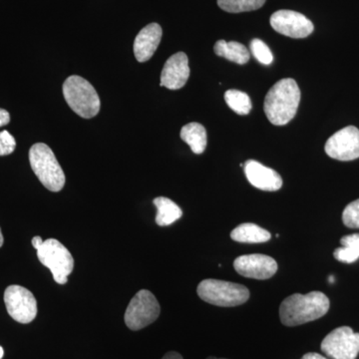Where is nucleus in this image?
Segmentation results:
<instances>
[{"label": "nucleus", "mask_w": 359, "mask_h": 359, "mask_svg": "<svg viewBox=\"0 0 359 359\" xmlns=\"http://www.w3.org/2000/svg\"><path fill=\"white\" fill-rule=\"evenodd\" d=\"M330 306V299L320 292L292 294L280 304V321L285 327L304 325L323 318L327 313Z\"/></svg>", "instance_id": "obj_1"}, {"label": "nucleus", "mask_w": 359, "mask_h": 359, "mask_svg": "<svg viewBox=\"0 0 359 359\" xmlns=\"http://www.w3.org/2000/svg\"><path fill=\"white\" fill-rule=\"evenodd\" d=\"M299 102V85L292 78H285L269 89L264 99V113L271 124L283 126L294 119Z\"/></svg>", "instance_id": "obj_2"}, {"label": "nucleus", "mask_w": 359, "mask_h": 359, "mask_svg": "<svg viewBox=\"0 0 359 359\" xmlns=\"http://www.w3.org/2000/svg\"><path fill=\"white\" fill-rule=\"evenodd\" d=\"M29 162L34 174L42 185L51 191L59 192L65 185V175L53 151L46 144L36 143L30 148Z\"/></svg>", "instance_id": "obj_3"}, {"label": "nucleus", "mask_w": 359, "mask_h": 359, "mask_svg": "<svg viewBox=\"0 0 359 359\" xmlns=\"http://www.w3.org/2000/svg\"><path fill=\"white\" fill-rule=\"evenodd\" d=\"M63 95L71 109L85 119L95 117L100 111V98L95 88L84 78L68 77L62 87Z\"/></svg>", "instance_id": "obj_4"}, {"label": "nucleus", "mask_w": 359, "mask_h": 359, "mask_svg": "<svg viewBox=\"0 0 359 359\" xmlns=\"http://www.w3.org/2000/svg\"><path fill=\"white\" fill-rule=\"evenodd\" d=\"M197 292L203 301L224 308L241 306L250 299V290L245 285L214 278L201 282Z\"/></svg>", "instance_id": "obj_5"}, {"label": "nucleus", "mask_w": 359, "mask_h": 359, "mask_svg": "<svg viewBox=\"0 0 359 359\" xmlns=\"http://www.w3.org/2000/svg\"><path fill=\"white\" fill-rule=\"evenodd\" d=\"M40 263L50 269L54 280L59 285H65L68 276L74 268V259L69 250L55 238L44 241L43 245L37 250Z\"/></svg>", "instance_id": "obj_6"}, {"label": "nucleus", "mask_w": 359, "mask_h": 359, "mask_svg": "<svg viewBox=\"0 0 359 359\" xmlns=\"http://www.w3.org/2000/svg\"><path fill=\"white\" fill-rule=\"evenodd\" d=\"M161 308L155 295L147 290H141L134 295L125 311L127 327L137 332L148 327L159 318Z\"/></svg>", "instance_id": "obj_7"}, {"label": "nucleus", "mask_w": 359, "mask_h": 359, "mask_svg": "<svg viewBox=\"0 0 359 359\" xmlns=\"http://www.w3.org/2000/svg\"><path fill=\"white\" fill-rule=\"evenodd\" d=\"M321 351L332 359H355L359 353V334L353 328H335L321 342Z\"/></svg>", "instance_id": "obj_8"}, {"label": "nucleus", "mask_w": 359, "mask_h": 359, "mask_svg": "<svg viewBox=\"0 0 359 359\" xmlns=\"http://www.w3.org/2000/svg\"><path fill=\"white\" fill-rule=\"evenodd\" d=\"M7 313L18 323H32L37 316V302L32 292L21 285H9L4 292Z\"/></svg>", "instance_id": "obj_9"}, {"label": "nucleus", "mask_w": 359, "mask_h": 359, "mask_svg": "<svg viewBox=\"0 0 359 359\" xmlns=\"http://www.w3.org/2000/svg\"><path fill=\"white\" fill-rule=\"evenodd\" d=\"M325 153L332 159L353 161L359 158V130L347 126L332 135L325 143Z\"/></svg>", "instance_id": "obj_10"}, {"label": "nucleus", "mask_w": 359, "mask_h": 359, "mask_svg": "<svg viewBox=\"0 0 359 359\" xmlns=\"http://www.w3.org/2000/svg\"><path fill=\"white\" fill-rule=\"evenodd\" d=\"M271 27L290 39H306L313 32V22L304 14L292 11H278L271 16Z\"/></svg>", "instance_id": "obj_11"}, {"label": "nucleus", "mask_w": 359, "mask_h": 359, "mask_svg": "<svg viewBox=\"0 0 359 359\" xmlns=\"http://www.w3.org/2000/svg\"><path fill=\"white\" fill-rule=\"evenodd\" d=\"M233 268L238 275L245 278L269 280L278 271V264L273 257L266 255H245L235 259Z\"/></svg>", "instance_id": "obj_12"}, {"label": "nucleus", "mask_w": 359, "mask_h": 359, "mask_svg": "<svg viewBox=\"0 0 359 359\" xmlns=\"http://www.w3.org/2000/svg\"><path fill=\"white\" fill-rule=\"evenodd\" d=\"M190 77L189 59L184 52H178L168 59L161 74L160 85L170 90H178L185 86Z\"/></svg>", "instance_id": "obj_13"}, {"label": "nucleus", "mask_w": 359, "mask_h": 359, "mask_svg": "<svg viewBox=\"0 0 359 359\" xmlns=\"http://www.w3.org/2000/svg\"><path fill=\"white\" fill-rule=\"evenodd\" d=\"M244 169L248 181L259 190L276 192L283 187L280 175L256 160L247 161Z\"/></svg>", "instance_id": "obj_14"}, {"label": "nucleus", "mask_w": 359, "mask_h": 359, "mask_svg": "<svg viewBox=\"0 0 359 359\" xmlns=\"http://www.w3.org/2000/svg\"><path fill=\"white\" fill-rule=\"evenodd\" d=\"M162 34V27L158 23H150L138 33L134 41V54L139 62H146L152 58Z\"/></svg>", "instance_id": "obj_15"}, {"label": "nucleus", "mask_w": 359, "mask_h": 359, "mask_svg": "<svg viewBox=\"0 0 359 359\" xmlns=\"http://www.w3.org/2000/svg\"><path fill=\"white\" fill-rule=\"evenodd\" d=\"M231 238L236 242L245 244H261L271 240V235L256 224L245 223L231 231Z\"/></svg>", "instance_id": "obj_16"}, {"label": "nucleus", "mask_w": 359, "mask_h": 359, "mask_svg": "<svg viewBox=\"0 0 359 359\" xmlns=\"http://www.w3.org/2000/svg\"><path fill=\"white\" fill-rule=\"evenodd\" d=\"M181 139L190 146L195 154H203L207 148V131L200 123L193 122L185 125L181 130Z\"/></svg>", "instance_id": "obj_17"}, {"label": "nucleus", "mask_w": 359, "mask_h": 359, "mask_svg": "<svg viewBox=\"0 0 359 359\" xmlns=\"http://www.w3.org/2000/svg\"><path fill=\"white\" fill-rule=\"evenodd\" d=\"M215 53L219 57L228 59L237 65H245L250 61V52L244 44L237 41L226 42L219 40L214 47Z\"/></svg>", "instance_id": "obj_18"}, {"label": "nucleus", "mask_w": 359, "mask_h": 359, "mask_svg": "<svg viewBox=\"0 0 359 359\" xmlns=\"http://www.w3.org/2000/svg\"><path fill=\"white\" fill-rule=\"evenodd\" d=\"M157 215L156 223L160 226H167L178 221L183 216V211L176 203L166 197H158L154 201Z\"/></svg>", "instance_id": "obj_19"}, {"label": "nucleus", "mask_w": 359, "mask_h": 359, "mask_svg": "<svg viewBox=\"0 0 359 359\" xmlns=\"http://www.w3.org/2000/svg\"><path fill=\"white\" fill-rule=\"evenodd\" d=\"M342 247L334 250V256L341 263L353 264L359 259V233L346 236L340 240Z\"/></svg>", "instance_id": "obj_20"}, {"label": "nucleus", "mask_w": 359, "mask_h": 359, "mask_svg": "<svg viewBox=\"0 0 359 359\" xmlns=\"http://www.w3.org/2000/svg\"><path fill=\"white\" fill-rule=\"evenodd\" d=\"M224 100L229 107L238 115H248L252 110L250 96L240 90H228L224 93Z\"/></svg>", "instance_id": "obj_21"}, {"label": "nucleus", "mask_w": 359, "mask_h": 359, "mask_svg": "<svg viewBox=\"0 0 359 359\" xmlns=\"http://www.w3.org/2000/svg\"><path fill=\"white\" fill-rule=\"evenodd\" d=\"M266 4V0H218L219 8L231 13L257 11Z\"/></svg>", "instance_id": "obj_22"}, {"label": "nucleus", "mask_w": 359, "mask_h": 359, "mask_svg": "<svg viewBox=\"0 0 359 359\" xmlns=\"http://www.w3.org/2000/svg\"><path fill=\"white\" fill-rule=\"evenodd\" d=\"M250 51H252L254 57L259 61V63L264 65H269L273 63V55L268 45L264 43L263 40L252 39L250 44Z\"/></svg>", "instance_id": "obj_23"}, {"label": "nucleus", "mask_w": 359, "mask_h": 359, "mask_svg": "<svg viewBox=\"0 0 359 359\" xmlns=\"http://www.w3.org/2000/svg\"><path fill=\"white\" fill-rule=\"evenodd\" d=\"M342 221L347 228L359 229V199L346 205L342 212Z\"/></svg>", "instance_id": "obj_24"}, {"label": "nucleus", "mask_w": 359, "mask_h": 359, "mask_svg": "<svg viewBox=\"0 0 359 359\" xmlns=\"http://www.w3.org/2000/svg\"><path fill=\"white\" fill-rule=\"evenodd\" d=\"M16 142L8 131L0 132V156L11 155L15 150Z\"/></svg>", "instance_id": "obj_25"}, {"label": "nucleus", "mask_w": 359, "mask_h": 359, "mask_svg": "<svg viewBox=\"0 0 359 359\" xmlns=\"http://www.w3.org/2000/svg\"><path fill=\"white\" fill-rule=\"evenodd\" d=\"M11 121V115L6 110L0 108V127L6 126Z\"/></svg>", "instance_id": "obj_26"}, {"label": "nucleus", "mask_w": 359, "mask_h": 359, "mask_svg": "<svg viewBox=\"0 0 359 359\" xmlns=\"http://www.w3.org/2000/svg\"><path fill=\"white\" fill-rule=\"evenodd\" d=\"M43 243L44 241L42 240L41 237H39V236H36V237L32 238L33 248H34V249L36 250L41 248V245H43Z\"/></svg>", "instance_id": "obj_27"}, {"label": "nucleus", "mask_w": 359, "mask_h": 359, "mask_svg": "<svg viewBox=\"0 0 359 359\" xmlns=\"http://www.w3.org/2000/svg\"><path fill=\"white\" fill-rule=\"evenodd\" d=\"M302 359H327L325 356L321 355L320 353H309L304 354Z\"/></svg>", "instance_id": "obj_28"}, {"label": "nucleus", "mask_w": 359, "mask_h": 359, "mask_svg": "<svg viewBox=\"0 0 359 359\" xmlns=\"http://www.w3.org/2000/svg\"><path fill=\"white\" fill-rule=\"evenodd\" d=\"M162 359H183V356L176 353V351H170V353L165 354Z\"/></svg>", "instance_id": "obj_29"}, {"label": "nucleus", "mask_w": 359, "mask_h": 359, "mask_svg": "<svg viewBox=\"0 0 359 359\" xmlns=\"http://www.w3.org/2000/svg\"><path fill=\"white\" fill-rule=\"evenodd\" d=\"M4 245V236H2L1 229H0V248Z\"/></svg>", "instance_id": "obj_30"}, {"label": "nucleus", "mask_w": 359, "mask_h": 359, "mask_svg": "<svg viewBox=\"0 0 359 359\" xmlns=\"http://www.w3.org/2000/svg\"><path fill=\"white\" fill-rule=\"evenodd\" d=\"M4 348H2L1 346H0V359H1L2 358H4Z\"/></svg>", "instance_id": "obj_31"}, {"label": "nucleus", "mask_w": 359, "mask_h": 359, "mask_svg": "<svg viewBox=\"0 0 359 359\" xmlns=\"http://www.w3.org/2000/svg\"><path fill=\"white\" fill-rule=\"evenodd\" d=\"M328 282H330V283H334V276H330V278H328Z\"/></svg>", "instance_id": "obj_32"}, {"label": "nucleus", "mask_w": 359, "mask_h": 359, "mask_svg": "<svg viewBox=\"0 0 359 359\" xmlns=\"http://www.w3.org/2000/svg\"><path fill=\"white\" fill-rule=\"evenodd\" d=\"M207 359H226V358H214V356H211V358H208Z\"/></svg>", "instance_id": "obj_33"}]
</instances>
